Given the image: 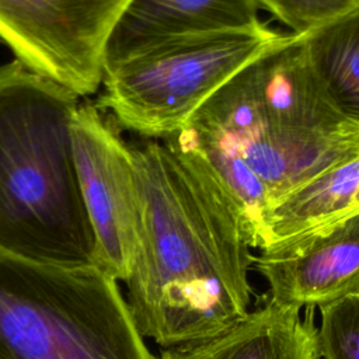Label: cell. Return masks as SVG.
<instances>
[{
  "instance_id": "obj_5",
  "label": "cell",
  "mask_w": 359,
  "mask_h": 359,
  "mask_svg": "<svg viewBox=\"0 0 359 359\" xmlns=\"http://www.w3.org/2000/svg\"><path fill=\"white\" fill-rule=\"evenodd\" d=\"M292 35L259 21L158 43L105 67L98 107L128 130L170 139L237 72Z\"/></svg>"
},
{
  "instance_id": "obj_2",
  "label": "cell",
  "mask_w": 359,
  "mask_h": 359,
  "mask_svg": "<svg viewBox=\"0 0 359 359\" xmlns=\"http://www.w3.org/2000/svg\"><path fill=\"white\" fill-rule=\"evenodd\" d=\"M81 98L27 69L0 66V250L52 265H97L72 118Z\"/></svg>"
},
{
  "instance_id": "obj_1",
  "label": "cell",
  "mask_w": 359,
  "mask_h": 359,
  "mask_svg": "<svg viewBox=\"0 0 359 359\" xmlns=\"http://www.w3.org/2000/svg\"><path fill=\"white\" fill-rule=\"evenodd\" d=\"M140 226L126 279L128 307L163 348L213 337L244 318L251 244L210 167L172 137L130 146Z\"/></svg>"
},
{
  "instance_id": "obj_11",
  "label": "cell",
  "mask_w": 359,
  "mask_h": 359,
  "mask_svg": "<svg viewBox=\"0 0 359 359\" xmlns=\"http://www.w3.org/2000/svg\"><path fill=\"white\" fill-rule=\"evenodd\" d=\"M359 213V154L339 161L279 198L266 212L259 244L272 251Z\"/></svg>"
},
{
  "instance_id": "obj_14",
  "label": "cell",
  "mask_w": 359,
  "mask_h": 359,
  "mask_svg": "<svg viewBox=\"0 0 359 359\" xmlns=\"http://www.w3.org/2000/svg\"><path fill=\"white\" fill-rule=\"evenodd\" d=\"M293 34L306 35L356 8L359 0H257Z\"/></svg>"
},
{
  "instance_id": "obj_7",
  "label": "cell",
  "mask_w": 359,
  "mask_h": 359,
  "mask_svg": "<svg viewBox=\"0 0 359 359\" xmlns=\"http://www.w3.org/2000/svg\"><path fill=\"white\" fill-rule=\"evenodd\" d=\"M72 144L81 198L95 237L97 265L126 282L140 226L132 149L98 104L90 101H80L73 114Z\"/></svg>"
},
{
  "instance_id": "obj_6",
  "label": "cell",
  "mask_w": 359,
  "mask_h": 359,
  "mask_svg": "<svg viewBox=\"0 0 359 359\" xmlns=\"http://www.w3.org/2000/svg\"><path fill=\"white\" fill-rule=\"evenodd\" d=\"M130 0H0V41L27 69L80 98L98 91L112 31Z\"/></svg>"
},
{
  "instance_id": "obj_9",
  "label": "cell",
  "mask_w": 359,
  "mask_h": 359,
  "mask_svg": "<svg viewBox=\"0 0 359 359\" xmlns=\"http://www.w3.org/2000/svg\"><path fill=\"white\" fill-rule=\"evenodd\" d=\"M258 10L257 0H130L109 38L105 67L175 38L252 27Z\"/></svg>"
},
{
  "instance_id": "obj_3",
  "label": "cell",
  "mask_w": 359,
  "mask_h": 359,
  "mask_svg": "<svg viewBox=\"0 0 359 359\" xmlns=\"http://www.w3.org/2000/svg\"><path fill=\"white\" fill-rule=\"evenodd\" d=\"M180 133L237 154L273 192L359 150V125L334 107L296 34L237 72Z\"/></svg>"
},
{
  "instance_id": "obj_4",
  "label": "cell",
  "mask_w": 359,
  "mask_h": 359,
  "mask_svg": "<svg viewBox=\"0 0 359 359\" xmlns=\"http://www.w3.org/2000/svg\"><path fill=\"white\" fill-rule=\"evenodd\" d=\"M0 359H158L118 280L0 250Z\"/></svg>"
},
{
  "instance_id": "obj_10",
  "label": "cell",
  "mask_w": 359,
  "mask_h": 359,
  "mask_svg": "<svg viewBox=\"0 0 359 359\" xmlns=\"http://www.w3.org/2000/svg\"><path fill=\"white\" fill-rule=\"evenodd\" d=\"M158 359H320L313 309L302 318L300 309L269 300L224 331L167 348Z\"/></svg>"
},
{
  "instance_id": "obj_8",
  "label": "cell",
  "mask_w": 359,
  "mask_h": 359,
  "mask_svg": "<svg viewBox=\"0 0 359 359\" xmlns=\"http://www.w3.org/2000/svg\"><path fill=\"white\" fill-rule=\"evenodd\" d=\"M276 304L314 309L359 292V213L252 258Z\"/></svg>"
},
{
  "instance_id": "obj_12",
  "label": "cell",
  "mask_w": 359,
  "mask_h": 359,
  "mask_svg": "<svg viewBox=\"0 0 359 359\" xmlns=\"http://www.w3.org/2000/svg\"><path fill=\"white\" fill-rule=\"evenodd\" d=\"M302 38L325 94L341 115L359 125V8Z\"/></svg>"
},
{
  "instance_id": "obj_13",
  "label": "cell",
  "mask_w": 359,
  "mask_h": 359,
  "mask_svg": "<svg viewBox=\"0 0 359 359\" xmlns=\"http://www.w3.org/2000/svg\"><path fill=\"white\" fill-rule=\"evenodd\" d=\"M320 311V358L359 359V292L321 306Z\"/></svg>"
}]
</instances>
